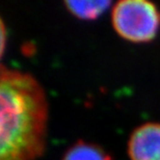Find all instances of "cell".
<instances>
[{"label":"cell","mask_w":160,"mask_h":160,"mask_svg":"<svg viewBox=\"0 0 160 160\" xmlns=\"http://www.w3.org/2000/svg\"><path fill=\"white\" fill-rule=\"evenodd\" d=\"M0 160H37L46 145L48 103L32 75L1 66Z\"/></svg>","instance_id":"cell-1"},{"label":"cell","mask_w":160,"mask_h":160,"mask_svg":"<svg viewBox=\"0 0 160 160\" xmlns=\"http://www.w3.org/2000/svg\"><path fill=\"white\" fill-rule=\"evenodd\" d=\"M113 28L125 40L143 43L153 40L160 27V12L147 0H121L111 12Z\"/></svg>","instance_id":"cell-2"},{"label":"cell","mask_w":160,"mask_h":160,"mask_svg":"<svg viewBox=\"0 0 160 160\" xmlns=\"http://www.w3.org/2000/svg\"><path fill=\"white\" fill-rule=\"evenodd\" d=\"M128 154L131 160H160V123H146L134 129Z\"/></svg>","instance_id":"cell-3"},{"label":"cell","mask_w":160,"mask_h":160,"mask_svg":"<svg viewBox=\"0 0 160 160\" xmlns=\"http://www.w3.org/2000/svg\"><path fill=\"white\" fill-rule=\"evenodd\" d=\"M111 4L110 1L92 0V1H65L66 8L75 17L91 20L102 15Z\"/></svg>","instance_id":"cell-4"},{"label":"cell","mask_w":160,"mask_h":160,"mask_svg":"<svg viewBox=\"0 0 160 160\" xmlns=\"http://www.w3.org/2000/svg\"><path fill=\"white\" fill-rule=\"evenodd\" d=\"M62 160H110V158L98 146L78 142L67 150Z\"/></svg>","instance_id":"cell-5"}]
</instances>
